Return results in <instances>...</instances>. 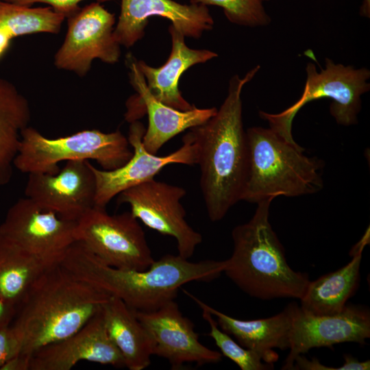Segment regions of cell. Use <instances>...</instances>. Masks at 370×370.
Returning a JSON list of instances; mask_svg holds the SVG:
<instances>
[{
  "label": "cell",
  "instance_id": "21",
  "mask_svg": "<svg viewBox=\"0 0 370 370\" xmlns=\"http://www.w3.org/2000/svg\"><path fill=\"white\" fill-rule=\"evenodd\" d=\"M369 243L368 229L350 251L352 258L344 267L310 281L301 298L300 309L312 315H330L341 311L356 292L360 281L362 254Z\"/></svg>",
  "mask_w": 370,
  "mask_h": 370
},
{
  "label": "cell",
  "instance_id": "7",
  "mask_svg": "<svg viewBox=\"0 0 370 370\" xmlns=\"http://www.w3.org/2000/svg\"><path fill=\"white\" fill-rule=\"evenodd\" d=\"M306 80L300 98L284 111L271 114L259 112L270 128L282 138L295 143L292 136V123L298 111L306 103L321 98H330V112L338 124L349 126L357 123L361 108V96L370 89V71L350 65L334 63L325 58V69L317 71L315 65H306Z\"/></svg>",
  "mask_w": 370,
  "mask_h": 370
},
{
  "label": "cell",
  "instance_id": "13",
  "mask_svg": "<svg viewBox=\"0 0 370 370\" xmlns=\"http://www.w3.org/2000/svg\"><path fill=\"white\" fill-rule=\"evenodd\" d=\"M128 141L133 155L122 166L111 171L92 169L96 181L95 206L106 208L112 198L122 191L139 184L154 179L166 166L171 164L194 165L197 164V152L193 143L184 135L182 146L173 153L158 156L148 152L143 138L145 127L139 121L130 123Z\"/></svg>",
  "mask_w": 370,
  "mask_h": 370
},
{
  "label": "cell",
  "instance_id": "22",
  "mask_svg": "<svg viewBox=\"0 0 370 370\" xmlns=\"http://www.w3.org/2000/svg\"><path fill=\"white\" fill-rule=\"evenodd\" d=\"M101 310L107 332L121 352L125 367L130 370L146 369L151 363L153 342L134 310L120 299L110 296Z\"/></svg>",
  "mask_w": 370,
  "mask_h": 370
},
{
  "label": "cell",
  "instance_id": "31",
  "mask_svg": "<svg viewBox=\"0 0 370 370\" xmlns=\"http://www.w3.org/2000/svg\"><path fill=\"white\" fill-rule=\"evenodd\" d=\"M16 312V308L9 304L0 293V327L10 325Z\"/></svg>",
  "mask_w": 370,
  "mask_h": 370
},
{
  "label": "cell",
  "instance_id": "26",
  "mask_svg": "<svg viewBox=\"0 0 370 370\" xmlns=\"http://www.w3.org/2000/svg\"><path fill=\"white\" fill-rule=\"evenodd\" d=\"M202 317L210 325L208 336L212 337L222 354L236 363L241 370H270L274 368L273 364L267 363L256 352L242 347L234 341L230 335L219 328L213 315L204 307Z\"/></svg>",
  "mask_w": 370,
  "mask_h": 370
},
{
  "label": "cell",
  "instance_id": "29",
  "mask_svg": "<svg viewBox=\"0 0 370 370\" xmlns=\"http://www.w3.org/2000/svg\"><path fill=\"white\" fill-rule=\"evenodd\" d=\"M8 2L31 6L36 3H42L47 4L54 10L63 14L66 18L73 13L75 12L80 8L79 3L84 0H4ZM101 3L113 0H95Z\"/></svg>",
  "mask_w": 370,
  "mask_h": 370
},
{
  "label": "cell",
  "instance_id": "4",
  "mask_svg": "<svg viewBox=\"0 0 370 370\" xmlns=\"http://www.w3.org/2000/svg\"><path fill=\"white\" fill-rule=\"evenodd\" d=\"M273 198L257 203L252 218L232 232L234 249L225 261L223 273L251 297L300 299L310 282L308 275L294 271L269 222Z\"/></svg>",
  "mask_w": 370,
  "mask_h": 370
},
{
  "label": "cell",
  "instance_id": "28",
  "mask_svg": "<svg viewBox=\"0 0 370 370\" xmlns=\"http://www.w3.org/2000/svg\"><path fill=\"white\" fill-rule=\"evenodd\" d=\"M19 339L11 325L0 327V370L12 357L19 354Z\"/></svg>",
  "mask_w": 370,
  "mask_h": 370
},
{
  "label": "cell",
  "instance_id": "16",
  "mask_svg": "<svg viewBox=\"0 0 370 370\" xmlns=\"http://www.w3.org/2000/svg\"><path fill=\"white\" fill-rule=\"evenodd\" d=\"M134 312L152 340L153 355L166 359L173 369L186 362L203 365L221 360L220 352L199 342L193 323L183 316L174 300L155 310Z\"/></svg>",
  "mask_w": 370,
  "mask_h": 370
},
{
  "label": "cell",
  "instance_id": "33",
  "mask_svg": "<svg viewBox=\"0 0 370 370\" xmlns=\"http://www.w3.org/2000/svg\"><path fill=\"white\" fill-rule=\"evenodd\" d=\"M344 362L340 366V370H369L370 369V361H360L356 358L345 354L343 356Z\"/></svg>",
  "mask_w": 370,
  "mask_h": 370
},
{
  "label": "cell",
  "instance_id": "24",
  "mask_svg": "<svg viewBox=\"0 0 370 370\" xmlns=\"http://www.w3.org/2000/svg\"><path fill=\"white\" fill-rule=\"evenodd\" d=\"M53 264L0 236V293L17 309L34 282Z\"/></svg>",
  "mask_w": 370,
  "mask_h": 370
},
{
  "label": "cell",
  "instance_id": "2",
  "mask_svg": "<svg viewBox=\"0 0 370 370\" xmlns=\"http://www.w3.org/2000/svg\"><path fill=\"white\" fill-rule=\"evenodd\" d=\"M60 264L78 279L120 299L132 309L148 312L174 300L186 283L218 278L223 273L225 261L193 262L179 255L166 254L145 270L120 269L106 264L75 241Z\"/></svg>",
  "mask_w": 370,
  "mask_h": 370
},
{
  "label": "cell",
  "instance_id": "10",
  "mask_svg": "<svg viewBox=\"0 0 370 370\" xmlns=\"http://www.w3.org/2000/svg\"><path fill=\"white\" fill-rule=\"evenodd\" d=\"M186 195L182 187L153 179L122 191L116 201L129 204L133 216L148 227L175 238L178 255L188 259L202 242V236L186 220L181 204Z\"/></svg>",
  "mask_w": 370,
  "mask_h": 370
},
{
  "label": "cell",
  "instance_id": "20",
  "mask_svg": "<svg viewBox=\"0 0 370 370\" xmlns=\"http://www.w3.org/2000/svg\"><path fill=\"white\" fill-rule=\"evenodd\" d=\"M169 32L172 46L166 62L159 67L151 66L137 60L136 64L149 90L156 99L175 109L190 110L195 106L188 102L180 90L181 76L192 66L205 63L217 58L218 54L207 49L189 48L185 43V36L172 25L169 27Z\"/></svg>",
  "mask_w": 370,
  "mask_h": 370
},
{
  "label": "cell",
  "instance_id": "12",
  "mask_svg": "<svg viewBox=\"0 0 370 370\" xmlns=\"http://www.w3.org/2000/svg\"><path fill=\"white\" fill-rule=\"evenodd\" d=\"M25 195L40 208L77 221L95 206L96 181L92 164L69 160L55 174L29 173Z\"/></svg>",
  "mask_w": 370,
  "mask_h": 370
},
{
  "label": "cell",
  "instance_id": "5",
  "mask_svg": "<svg viewBox=\"0 0 370 370\" xmlns=\"http://www.w3.org/2000/svg\"><path fill=\"white\" fill-rule=\"evenodd\" d=\"M248 171L241 200L258 203L278 196L314 193L323 187L322 162L304 155V149L273 130L253 127L246 132Z\"/></svg>",
  "mask_w": 370,
  "mask_h": 370
},
{
  "label": "cell",
  "instance_id": "8",
  "mask_svg": "<svg viewBox=\"0 0 370 370\" xmlns=\"http://www.w3.org/2000/svg\"><path fill=\"white\" fill-rule=\"evenodd\" d=\"M75 236L114 268L145 270L155 261L145 232L130 211L110 215L106 208L94 206L76 221Z\"/></svg>",
  "mask_w": 370,
  "mask_h": 370
},
{
  "label": "cell",
  "instance_id": "27",
  "mask_svg": "<svg viewBox=\"0 0 370 370\" xmlns=\"http://www.w3.org/2000/svg\"><path fill=\"white\" fill-rule=\"evenodd\" d=\"M206 6L217 5L223 10L232 23L256 27L268 25L271 17L266 12L262 0H195Z\"/></svg>",
  "mask_w": 370,
  "mask_h": 370
},
{
  "label": "cell",
  "instance_id": "9",
  "mask_svg": "<svg viewBox=\"0 0 370 370\" xmlns=\"http://www.w3.org/2000/svg\"><path fill=\"white\" fill-rule=\"evenodd\" d=\"M66 18V36L54 56L58 69L82 77L95 59L110 64L119 60L121 45L114 36L115 16L101 3H90Z\"/></svg>",
  "mask_w": 370,
  "mask_h": 370
},
{
  "label": "cell",
  "instance_id": "1",
  "mask_svg": "<svg viewBox=\"0 0 370 370\" xmlns=\"http://www.w3.org/2000/svg\"><path fill=\"white\" fill-rule=\"evenodd\" d=\"M256 66L229 82L227 97L216 114L185 134L195 145L199 184L209 219L221 220L239 201L248 171V145L243 123L241 93L258 73Z\"/></svg>",
  "mask_w": 370,
  "mask_h": 370
},
{
  "label": "cell",
  "instance_id": "6",
  "mask_svg": "<svg viewBox=\"0 0 370 370\" xmlns=\"http://www.w3.org/2000/svg\"><path fill=\"white\" fill-rule=\"evenodd\" d=\"M128 139L120 130L104 133L85 130L71 135L49 138L27 126L21 140L14 166L24 173L55 174L62 161L92 160L101 169L111 171L125 164L132 156Z\"/></svg>",
  "mask_w": 370,
  "mask_h": 370
},
{
  "label": "cell",
  "instance_id": "18",
  "mask_svg": "<svg viewBox=\"0 0 370 370\" xmlns=\"http://www.w3.org/2000/svg\"><path fill=\"white\" fill-rule=\"evenodd\" d=\"M101 310L73 334L34 352L29 370H70L82 360L125 367L121 352L107 332Z\"/></svg>",
  "mask_w": 370,
  "mask_h": 370
},
{
  "label": "cell",
  "instance_id": "15",
  "mask_svg": "<svg viewBox=\"0 0 370 370\" xmlns=\"http://www.w3.org/2000/svg\"><path fill=\"white\" fill-rule=\"evenodd\" d=\"M370 337V312L359 305L349 304L330 315H312L296 308L291 332L290 352L282 369H291L296 356L314 347L343 343L362 345Z\"/></svg>",
  "mask_w": 370,
  "mask_h": 370
},
{
  "label": "cell",
  "instance_id": "14",
  "mask_svg": "<svg viewBox=\"0 0 370 370\" xmlns=\"http://www.w3.org/2000/svg\"><path fill=\"white\" fill-rule=\"evenodd\" d=\"M130 82L137 94L126 102L125 119L128 123L138 121L145 114L148 127L143 138L145 149L156 154L170 139L180 133L197 126L214 116L217 108H197L182 111L166 106L156 99L149 90L144 76L138 69L136 59L128 54Z\"/></svg>",
  "mask_w": 370,
  "mask_h": 370
},
{
  "label": "cell",
  "instance_id": "19",
  "mask_svg": "<svg viewBox=\"0 0 370 370\" xmlns=\"http://www.w3.org/2000/svg\"><path fill=\"white\" fill-rule=\"evenodd\" d=\"M183 291L199 306L204 307L217 318L223 331L232 335L242 347L260 354L265 362L273 364L278 360V354L273 349L284 351L290 348L297 304H289L282 312L271 317L245 321L230 317Z\"/></svg>",
  "mask_w": 370,
  "mask_h": 370
},
{
  "label": "cell",
  "instance_id": "30",
  "mask_svg": "<svg viewBox=\"0 0 370 370\" xmlns=\"http://www.w3.org/2000/svg\"><path fill=\"white\" fill-rule=\"evenodd\" d=\"M340 370V367H332L323 365L316 358L307 359L303 354L298 355L293 360L291 370Z\"/></svg>",
  "mask_w": 370,
  "mask_h": 370
},
{
  "label": "cell",
  "instance_id": "23",
  "mask_svg": "<svg viewBox=\"0 0 370 370\" xmlns=\"http://www.w3.org/2000/svg\"><path fill=\"white\" fill-rule=\"evenodd\" d=\"M30 119L26 97L12 82L0 76V186L12 178L21 132Z\"/></svg>",
  "mask_w": 370,
  "mask_h": 370
},
{
  "label": "cell",
  "instance_id": "11",
  "mask_svg": "<svg viewBox=\"0 0 370 370\" xmlns=\"http://www.w3.org/2000/svg\"><path fill=\"white\" fill-rule=\"evenodd\" d=\"M76 221L64 219L30 199L21 198L0 224V236L51 264L60 263L76 241Z\"/></svg>",
  "mask_w": 370,
  "mask_h": 370
},
{
  "label": "cell",
  "instance_id": "34",
  "mask_svg": "<svg viewBox=\"0 0 370 370\" xmlns=\"http://www.w3.org/2000/svg\"><path fill=\"white\" fill-rule=\"evenodd\" d=\"M360 14L366 18H370V0H362L360 8Z\"/></svg>",
  "mask_w": 370,
  "mask_h": 370
},
{
  "label": "cell",
  "instance_id": "3",
  "mask_svg": "<svg viewBox=\"0 0 370 370\" xmlns=\"http://www.w3.org/2000/svg\"><path fill=\"white\" fill-rule=\"evenodd\" d=\"M110 295L82 281L60 263L49 267L32 285L10 324L29 358L39 348L78 331Z\"/></svg>",
  "mask_w": 370,
  "mask_h": 370
},
{
  "label": "cell",
  "instance_id": "25",
  "mask_svg": "<svg viewBox=\"0 0 370 370\" xmlns=\"http://www.w3.org/2000/svg\"><path fill=\"white\" fill-rule=\"evenodd\" d=\"M66 16L52 8H32L0 0V58L18 36L36 33L57 34Z\"/></svg>",
  "mask_w": 370,
  "mask_h": 370
},
{
  "label": "cell",
  "instance_id": "35",
  "mask_svg": "<svg viewBox=\"0 0 370 370\" xmlns=\"http://www.w3.org/2000/svg\"><path fill=\"white\" fill-rule=\"evenodd\" d=\"M262 1H268V0H262Z\"/></svg>",
  "mask_w": 370,
  "mask_h": 370
},
{
  "label": "cell",
  "instance_id": "32",
  "mask_svg": "<svg viewBox=\"0 0 370 370\" xmlns=\"http://www.w3.org/2000/svg\"><path fill=\"white\" fill-rule=\"evenodd\" d=\"M30 358L18 354L9 359L1 370H29Z\"/></svg>",
  "mask_w": 370,
  "mask_h": 370
},
{
  "label": "cell",
  "instance_id": "17",
  "mask_svg": "<svg viewBox=\"0 0 370 370\" xmlns=\"http://www.w3.org/2000/svg\"><path fill=\"white\" fill-rule=\"evenodd\" d=\"M158 16L185 37L199 38L213 28L208 7L197 2L180 3L173 0H121V11L114 36L121 46L132 47L145 35L151 16Z\"/></svg>",
  "mask_w": 370,
  "mask_h": 370
}]
</instances>
